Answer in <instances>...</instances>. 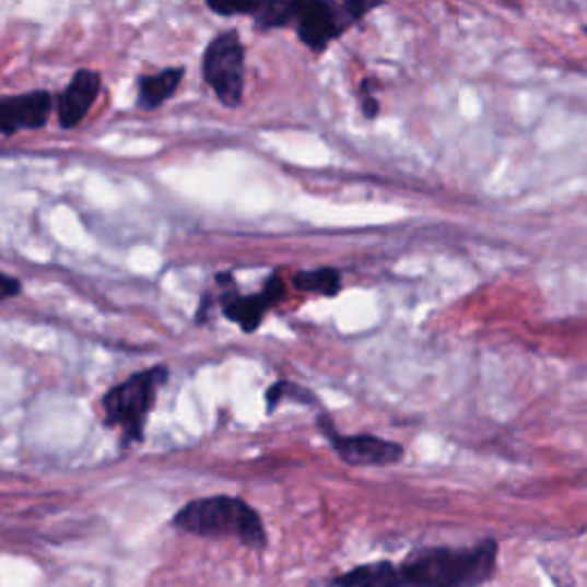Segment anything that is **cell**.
Wrapping results in <instances>:
<instances>
[{
	"label": "cell",
	"mask_w": 587,
	"mask_h": 587,
	"mask_svg": "<svg viewBox=\"0 0 587 587\" xmlns=\"http://www.w3.org/2000/svg\"><path fill=\"white\" fill-rule=\"evenodd\" d=\"M372 8L367 3H248V5H216L214 12L250 14L255 26L262 31L294 26L298 39L310 51L321 54L328 44L336 42L349 26H354Z\"/></svg>",
	"instance_id": "obj_1"
},
{
	"label": "cell",
	"mask_w": 587,
	"mask_h": 587,
	"mask_svg": "<svg viewBox=\"0 0 587 587\" xmlns=\"http://www.w3.org/2000/svg\"><path fill=\"white\" fill-rule=\"evenodd\" d=\"M493 539L468 549H422L399 567V587H480L496 572Z\"/></svg>",
	"instance_id": "obj_2"
},
{
	"label": "cell",
	"mask_w": 587,
	"mask_h": 587,
	"mask_svg": "<svg viewBox=\"0 0 587 587\" xmlns=\"http://www.w3.org/2000/svg\"><path fill=\"white\" fill-rule=\"evenodd\" d=\"M173 526L196 537H234L253 551H262L267 547L262 516L246 501L232 496L191 501L175 514Z\"/></svg>",
	"instance_id": "obj_3"
},
{
	"label": "cell",
	"mask_w": 587,
	"mask_h": 587,
	"mask_svg": "<svg viewBox=\"0 0 587 587\" xmlns=\"http://www.w3.org/2000/svg\"><path fill=\"white\" fill-rule=\"evenodd\" d=\"M168 377L171 369L166 365H156L133 374L104 395L102 409L106 425L122 432V445L143 441L145 422L156 402V392L161 386H166Z\"/></svg>",
	"instance_id": "obj_4"
},
{
	"label": "cell",
	"mask_w": 587,
	"mask_h": 587,
	"mask_svg": "<svg viewBox=\"0 0 587 587\" xmlns=\"http://www.w3.org/2000/svg\"><path fill=\"white\" fill-rule=\"evenodd\" d=\"M202 79L214 90L219 102L237 108L244 99L246 49L237 31H225L209 42L202 56Z\"/></svg>",
	"instance_id": "obj_5"
},
{
	"label": "cell",
	"mask_w": 587,
	"mask_h": 587,
	"mask_svg": "<svg viewBox=\"0 0 587 587\" xmlns=\"http://www.w3.org/2000/svg\"><path fill=\"white\" fill-rule=\"evenodd\" d=\"M319 430L326 434L336 455L351 466H390L404 457V448L399 443L369 434L344 436L336 432L328 418H319Z\"/></svg>",
	"instance_id": "obj_6"
},
{
	"label": "cell",
	"mask_w": 587,
	"mask_h": 587,
	"mask_svg": "<svg viewBox=\"0 0 587 587\" xmlns=\"http://www.w3.org/2000/svg\"><path fill=\"white\" fill-rule=\"evenodd\" d=\"M54 97L46 90H33L28 95L5 97L0 102V129L3 136H14L21 129H42L49 122Z\"/></svg>",
	"instance_id": "obj_7"
},
{
	"label": "cell",
	"mask_w": 587,
	"mask_h": 587,
	"mask_svg": "<svg viewBox=\"0 0 587 587\" xmlns=\"http://www.w3.org/2000/svg\"><path fill=\"white\" fill-rule=\"evenodd\" d=\"M99 92H102V74L95 72V69H79L56 102L60 127L62 129L79 127L85 120L92 104L97 102Z\"/></svg>",
	"instance_id": "obj_8"
},
{
	"label": "cell",
	"mask_w": 587,
	"mask_h": 587,
	"mask_svg": "<svg viewBox=\"0 0 587 587\" xmlns=\"http://www.w3.org/2000/svg\"><path fill=\"white\" fill-rule=\"evenodd\" d=\"M283 294H285L283 280H280L278 275H271L267 280L262 294H253V296H242L237 292L225 294L223 296V315L230 321L239 324L246 333H253L255 328L262 324L267 310L275 301L283 298Z\"/></svg>",
	"instance_id": "obj_9"
},
{
	"label": "cell",
	"mask_w": 587,
	"mask_h": 587,
	"mask_svg": "<svg viewBox=\"0 0 587 587\" xmlns=\"http://www.w3.org/2000/svg\"><path fill=\"white\" fill-rule=\"evenodd\" d=\"M184 81V69L173 67L163 69L154 77H140L138 79V106L143 110H156L161 104H166L177 87Z\"/></svg>",
	"instance_id": "obj_10"
},
{
	"label": "cell",
	"mask_w": 587,
	"mask_h": 587,
	"mask_svg": "<svg viewBox=\"0 0 587 587\" xmlns=\"http://www.w3.org/2000/svg\"><path fill=\"white\" fill-rule=\"evenodd\" d=\"M331 587H399V567L388 560L372 562L340 574Z\"/></svg>",
	"instance_id": "obj_11"
},
{
	"label": "cell",
	"mask_w": 587,
	"mask_h": 587,
	"mask_svg": "<svg viewBox=\"0 0 587 587\" xmlns=\"http://www.w3.org/2000/svg\"><path fill=\"white\" fill-rule=\"evenodd\" d=\"M294 287L301 292H317L321 296H338V292L342 290V275L338 269L331 267L301 271L294 275Z\"/></svg>",
	"instance_id": "obj_12"
},
{
	"label": "cell",
	"mask_w": 587,
	"mask_h": 587,
	"mask_svg": "<svg viewBox=\"0 0 587 587\" xmlns=\"http://www.w3.org/2000/svg\"><path fill=\"white\" fill-rule=\"evenodd\" d=\"M285 397H301V399H305V402H310V399H313L310 392H305L303 388H298V386H294L290 381H278L267 390V411L271 413L280 402H283Z\"/></svg>",
	"instance_id": "obj_13"
},
{
	"label": "cell",
	"mask_w": 587,
	"mask_h": 587,
	"mask_svg": "<svg viewBox=\"0 0 587 587\" xmlns=\"http://www.w3.org/2000/svg\"><path fill=\"white\" fill-rule=\"evenodd\" d=\"M21 292V283L12 275H3V298H14Z\"/></svg>",
	"instance_id": "obj_14"
},
{
	"label": "cell",
	"mask_w": 587,
	"mask_h": 587,
	"mask_svg": "<svg viewBox=\"0 0 587 587\" xmlns=\"http://www.w3.org/2000/svg\"><path fill=\"white\" fill-rule=\"evenodd\" d=\"M363 113H365V117H377V113H379V102L374 99L369 92H363Z\"/></svg>",
	"instance_id": "obj_15"
}]
</instances>
